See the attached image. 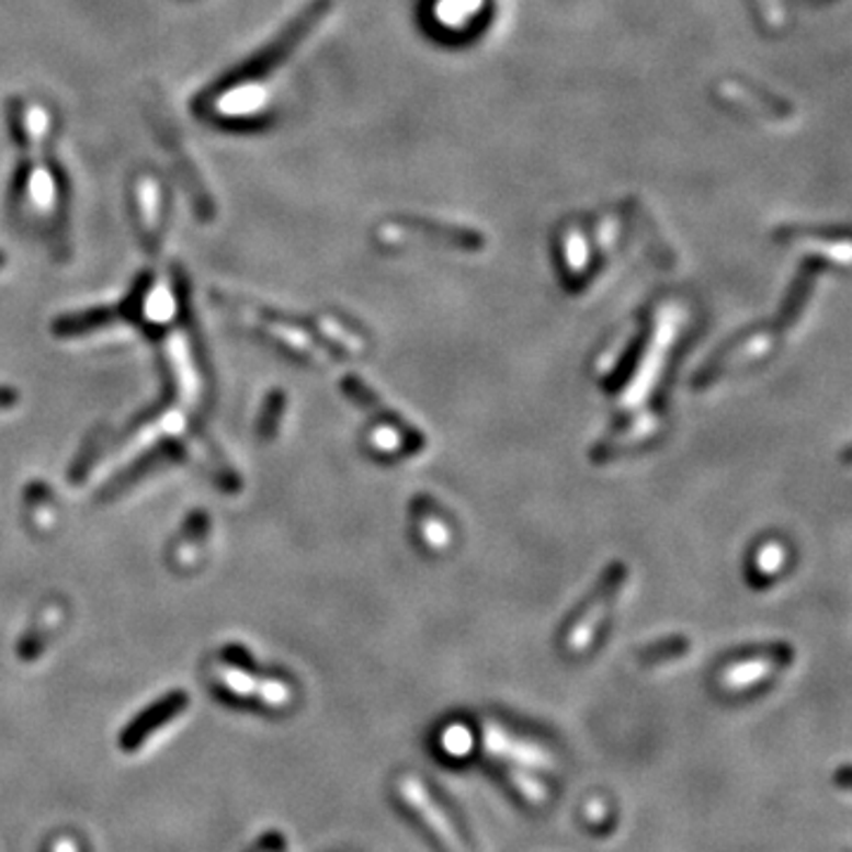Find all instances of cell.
I'll list each match as a JSON object with an SVG mask.
<instances>
[{
	"instance_id": "1",
	"label": "cell",
	"mask_w": 852,
	"mask_h": 852,
	"mask_svg": "<svg viewBox=\"0 0 852 852\" xmlns=\"http://www.w3.org/2000/svg\"><path fill=\"white\" fill-rule=\"evenodd\" d=\"M48 114L38 104H26L22 110V143L29 157L26 194L38 214H53L57 202V183L46 163Z\"/></svg>"
},
{
	"instance_id": "2",
	"label": "cell",
	"mask_w": 852,
	"mask_h": 852,
	"mask_svg": "<svg viewBox=\"0 0 852 852\" xmlns=\"http://www.w3.org/2000/svg\"><path fill=\"white\" fill-rule=\"evenodd\" d=\"M625 576H627V571H625V568H623L621 564L611 566L609 571L604 573L600 590H597V592L592 594L590 604H588L586 611H582V614L576 618V623H573V627H571V633L566 635V649H568V651L580 654V651H586V649L590 647V641H592V637H594V633H597V627H600V623H602L604 616L609 614L611 604L616 602V597H618L621 590H623V580H625Z\"/></svg>"
},
{
	"instance_id": "3",
	"label": "cell",
	"mask_w": 852,
	"mask_h": 852,
	"mask_svg": "<svg viewBox=\"0 0 852 852\" xmlns=\"http://www.w3.org/2000/svg\"><path fill=\"white\" fill-rule=\"evenodd\" d=\"M398 788H400V798L406 800L417 815H420V819L433 831V836H436L447 852H469L467 845L462 843L457 829L453 827L451 817L441 810L439 803H433L431 794L417 776L412 774L402 776Z\"/></svg>"
},
{
	"instance_id": "4",
	"label": "cell",
	"mask_w": 852,
	"mask_h": 852,
	"mask_svg": "<svg viewBox=\"0 0 852 852\" xmlns=\"http://www.w3.org/2000/svg\"><path fill=\"white\" fill-rule=\"evenodd\" d=\"M188 708V694L185 692H171L163 698H159L155 706L145 708L136 720H133L122 735V749L124 751H138L140 746L157 735L161 727L173 723L178 715Z\"/></svg>"
},
{
	"instance_id": "5",
	"label": "cell",
	"mask_w": 852,
	"mask_h": 852,
	"mask_svg": "<svg viewBox=\"0 0 852 852\" xmlns=\"http://www.w3.org/2000/svg\"><path fill=\"white\" fill-rule=\"evenodd\" d=\"M218 682L223 690H228L235 696H259L265 706L282 708L292 701V690L280 680H257L247 670L235 666L218 668Z\"/></svg>"
},
{
	"instance_id": "6",
	"label": "cell",
	"mask_w": 852,
	"mask_h": 852,
	"mask_svg": "<svg viewBox=\"0 0 852 852\" xmlns=\"http://www.w3.org/2000/svg\"><path fill=\"white\" fill-rule=\"evenodd\" d=\"M484 743L488 753L500 756L504 760H514L526 768H552V762H555L541 746L507 735L500 725H484Z\"/></svg>"
},
{
	"instance_id": "7",
	"label": "cell",
	"mask_w": 852,
	"mask_h": 852,
	"mask_svg": "<svg viewBox=\"0 0 852 852\" xmlns=\"http://www.w3.org/2000/svg\"><path fill=\"white\" fill-rule=\"evenodd\" d=\"M152 114H155V118H157V130H159V136H161V140H163V147L169 149V157H173L175 167L181 169L178 173H181V178H183V183H185V188H188V194L192 197L194 206H197L200 216L208 218V216H212V200H208V194H206V190H204V185H202V181H200L197 169H194V167H192V161L185 157V149H183L181 140H178L175 130L169 128L167 122H163L161 112L152 110Z\"/></svg>"
},
{
	"instance_id": "8",
	"label": "cell",
	"mask_w": 852,
	"mask_h": 852,
	"mask_svg": "<svg viewBox=\"0 0 852 852\" xmlns=\"http://www.w3.org/2000/svg\"><path fill=\"white\" fill-rule=\"evenodd\" d=\"M136 202H138V220L140 232L149 251L159 249L161 237V192L159 183L152 175H140L136 183Z\"/></svg>"
},
{
	"instance_id": "9",
	"label": "cell",
	"mask_w": 852,
	"mask_h": 852,
	"mask_svg": "<svg viewBox=\"0 0 852 852\" xmlns=\"http://www.w3.org/2000/svg\"><path fill=\"white\" fill-rule=\"evenodd\" d=\"M169 357H171V367H173L181 398L188 402V406H194V402L200 400L202 382L197 375V367H194V363H192V351H190V343H188L183 332H175L169 339Z\"/></svg>"
},
{
	"instance_id": "10",
	"label": "cell",
	"mask_w": 852,
	"mask_h": 852,
	"mask_svg": "<svg viewBox=\"0 0 852 852\" xmlns=\"http://www.w3.org/2000/svg\"><path fill=\"white\" fill-rule=\"evenodd\" d=\"M112 318H114V313L107 310V308L79 313V316H69V318L57 320L55 334H59V337L88 334V332H93V330H100V327H104V325H110Z\"/></svg>"
},
{
	"instance_id": "11",
	"label": "cell",
	"mask_w": 852,
	"mask_h": 852,
	"mask_svg": "<svg viewBox=\"0 0 852 852\" xmlns=\"http://www.w3.org/2000/svg\"><path fill=\"white\" fill-rule=\"evenodd\" d=\"M656 427H659V422H656L654 417L649 414V417H645V420H639L635 427H631L627 431L618 433V436H611L609 441H604L602 447H597L594 455H597V457H602L604 453L611 455V453L623 451V447H631V445H635V443H639V441H645V439L649 436V433L656 431ZM609 455H606V457H609Z\"/></svg>"
},
{
	"instance_id": "12",
	"label": "cell",
	"mask_w": 852,
	"mask_h": 852,
	"mask_svg": "<svg viewBox=\"0 0 852 852\" xmlns=\"http://www.w3.org/2000/svg\"><path fill=\"white\" fill-rule=\"evenodd\" d=\"M145 316L155 322H167L175 313V296L167 282H157L145 296Z\"/></svg>"
},
{
	"instance_id": "13",
	"label": "cell",
	"mask_w": 852,
	"mask_h": 852,
	"mask_svg": "<svg viewBox=\"0 0 852 852\" xmlns=\"http://www.w3.org/2000/svg\"><path fill=\"white\" fill-rule=\"evenodd\" d=\"M472 743H474L472 731H469L465 725H451V727H445V729H443V735H441L443 751H445V753H451V756H455V758L467 756V753L472 751Z\"/></svg>"
},
{
	"instance_id": "14",
	"label": "cell",
	"mask_w": 852,
	"mask_h": 852,
	"mask_svg": "<svg viewBox=\"0 0 852 852\" xmlns=\"http://www.w3.org/2000/svg\"><path fill=\"white\" fill-rule=\"evenodd\" d=\"M510 780H512V784L521 791V796L526 798L529 803H533V805L545 803V798H547L545 786H543L541 782H537V780H533V776L523 774V772H519V770H512V772H510Z\"/></svg>"
},
{
	"instance_id": "15",
	"label": "cell",
	"mask_w": 852,
	"mask_h": 852,
	"mask_svg": "<svg viewBox=\"0 0 852 852\" xmlns=\"http://www.w3.org/2000/svg\"><path fill=\"white\" fill-rule=\"evenodd\" d=\"M682 651H684V641H661V645L641 651L639 659L645 663H661V659H672V656H678Z\"/></svg>"
},
{
	"instance_id": "16",
	"label": "cell",
	"mask_w": 852,
	"mask_h": 852,
	"mask_svg": "<svg viewBox=\"0 0 852 852\" xmlns=\"http://www.w3.org/2000/svg\"><path fill=\"white\" fill-rule=\"evenodd\" d=\"M372 443H375V447H379V451H384V453H394L402 445V439L396 429L379 427V429L372 431Z\"/></svg>"
},
{
	"instance_id": "17",
	"label": "cell",
	"mask_w": 852,
	"mask_h": 852,
	"mask_svg": "<svg viewBox=\"0 0 852 852\" xmlns=\"http://www.w3.org/2000/svg\"><path fill=\"white\" fill-rule=\"evenodd\" d=\"M422 535H424V541L431 545V547H443V545H447V541H451V535H447V531H445V526H443V523L436 519V521H433V519H424L422 521Z\"/></svg>"
},
{
	"instance_id": "18",
	"label": "cell",
	"mask_w": 852,
	"mask_h": 852,
	"mask_svg": "<svg viewBox=\"0 0 852 852\" xmlns=\"http://www.w3.org/2000/svg\"><path fill=\"white\" fill-rule=\"evenodd\" d=\"M280 410H282V396H273L271 406H268V410L263 412V424H261V433L263 439H271L275 429H277V420H280Z\"/></svg>"
},
{
	"instance_id": "19",
	"label": "cell",
	"mask_w": 852,
	"mask_h": 852,
	"mask_svg": "<svg viewBox=\"0 0 852 852\" xmlns=\"http://www.w3.org/2000/svg\"><path fill=\"white\" fill-rule=\"evenodd\" d=\"M48 852H81V845L73 836H57L50 841Z\"/></svg>"
},
{
	"instance_id": "20",
	"label": "cell",
	"mask_w": 852,
	"mask_h": 852,
	"mask_svg": "<svg viewBox=\"0 0 852 852\" xmlns=\"http://www.w3.org/2000/svg\"><path fill=\"white\" fill-rule=\"evenodd\" d=\"M586 813L590 815L592 821H602V819H604V813H606V807H604L602 800H592V803L586 807Z\"/></svg>"
},
{
	"instance_id": "21",
	"label": "cell",
	"mask_w": 852,
	"mask_h": 852,
	"mask_svg": "<svg viewBox=\"0 0 852 852\" xmlns=\"http://www.w3.org/2000/svg\"><path fill=\"white\" fill-rule=\"evenodd\" d=\"M257 852H282V841L277 839V836H268Z\"/></svg>"
},
{
	"instance_id": "22",
	"label": "cell",
	"mask_w": 852,
	"mask_h": 852,
	"mask_svg": "<svg viewBox=\"0 0 852 852\" xmlns=\"http://www.w3.org/2000/svg\"><path fill=\"white\" fill-rule=\"evenodd\" d=\"M3 263H5V257H3V253H0V268H3Z\"/></svg>"
}]
</instances>
